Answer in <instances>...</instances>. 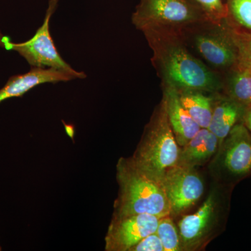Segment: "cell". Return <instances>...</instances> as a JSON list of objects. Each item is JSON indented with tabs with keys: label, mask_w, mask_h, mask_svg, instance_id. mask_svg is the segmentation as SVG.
<instances>
[{
	"label": "cell",
	"mask_w": 251,
	"mask_h": 251,
	"mask_svg": "<svg viewBox=\"0 0 251 251\" xmlns=\"http://www.w3.org/2000/svg\"><path fill=\"white\" fill-rule=\"evenodd\" d=\"M223 166L231 176L242 177L251 173V133L242 122L237 124L220 150Z\"/></svg>",
	"instance_id": "cell-10"
},
{
	"label": "cell",
	"mask_w": 251,
	"mask_h": 251,
	"mask_svg": "<svg viewBox=\"0 0 251 251\" xmlns=\"http://www.w3.org/2000/svg\"><path fill=\"white\" fill-rule=\"evenodd\" d=\"M156 232L161 239L164 251H178L182 249L179 233L169 216L160 219Z\"/></svg>",
	"instance_id": "cell-18"
},
{
	"label": "cell",
	"mask_w": 251,
	"mask_h": 251,
	"mask_svg": "<svg viewBox=\"0 0 251 251\" xmlns=\"http://www.w3.org/2000/svg\"><path fill=\"white\" fill-rule=\"evenodd\" d=\"M180 150L162 99L130 158L140 169L161 182L167 171L179 163Z\"/></svg>",
	"instance_id": "cell-3"
},
{
	"label": "cell",
	"mask_w": 251,
	"mask_h": 251,
	"mask_svg": "<svg viewBox=\"0 0 251 251\" xmlns=\"http://www.w3.org/2000/svg\"><path fill=\"white\" fill-rule=\"evenodd\" d=\"M171 214H179L194 205L204 193V183L193 167L177 164L162 178Z\"/></svg>",
	"instance_id": "cell-7"
},
{
	"label": "cell",
	"mask_w": 251,
	"mask_h": 251,
	"mask_svg": "<svg viewBox=\"0 0 251 251\" xmlns=\"http://www.w3.org/2000/svg\"><path fill=\"white\" fill-rule=\"evenodd\" d=\"M245 107L227 95L214 94L213 112L208 129L217 137L220 148L232 128L242 122Z\"/></svg>",
	"instance_id": "cell-13"
},
{
	"label": "cell",
	"mask_w": 251,
	"mask_h": 251,
	"mask_svg": "<svg viewBox=\"0 0 251 251\" xmlns=\"http://www.w3.org/2000/svg\"><path fill=\"white\" fill-rule=\"evenodd\" d=\"M141 31L152 50L151 62L162 84L176 90L213 94L222 91V75L190 51L181 29L153 26Z\"/></svg>",
	"instance_id": "cell-1"
},
{
	"label": "cell",
	"mask_w": 251,
	"mask_h": 251,
	"mask_svg": "<svg viewBox=\"0 0 251 251\" xmlns=\"http://www.w3.org/2000/svg\"><path fill=\"white\" fill-rule=\"evenodd\" d=\"M130 251H164L163 244L156 232L144 238Z\"/></svg>",
	"instance_id": "cell-21"
},
{
	"label": "cell",
	"mask_w": 251,
	"mask_h": 251,
	"mask_svg": "<svg viewBox=\"0 0 251 251\" xmlns=\"http://www.w3.org/2000/svg\"><path fill=\"white\" fill-rule=\"evenodd\" d=\"M188 48L202 57V62L223 75L239 62V52L232 30L226 24L209 21L189 25L181 29Z\"/></svg>",
	"instance_id": "cell-4"
},
{
	"label": "cell",
	"mask_w": 251,
	"mask_h": 251,
	"mask_svg": "<svg viewBox=\"0 0 251 251\" xmlns=\"http://www.w3.org/2000/svg\"><path fill=\"white\" fill-rule=\"evenodd\" d=\"M1 247H0V251H1Z\"/></svg>",
	"instance_id": "cell-23"
},
{
	"label": "cell",
	"mask_w": 251,
	"mask_h": 251,
	"mask_svg": "<svg viewBox=\"0 0 251 251\" xmlns=\"http://www.w3.org/2000/svg\"><path fill=\"white\" fill-rule=\"evenodd\" d=\"M131 20L140 31L153 26L182 29L195 23L209 21L191 0H140Z\"/></svg>",
	"instance_id": "cell-5"
},
{
	"label": "cell",
	"mask_w": 251,
	"mask_h": 251,
	"mask_svg": "<svg viewBox=\"0 0 251 251\" xmlns=\"http://www.w3.org/2000/svg\"><path fill=\"white\" fill-rule=\"evenodd\" d=\"M220 150L219 140L208 128H201L180 150L179 163L195 168L204 164Z\"/></svg>",
	"instance_id": "cell-14"
},
{
	"label": "cell",
	"mask_w": 251,
	"mask_h": 251,
	"mask_svg": "<svg viewBox=\"0 0 251 251\" xmlns=\"http://www.w3.org/2000/svg\"><path fill=\"white\" fill-rule=\"evenodd\" d=\"M84 72L72 69H56L51 68L31 67L26 74L10 77L6 85L0 89V103L7 99L21 97L44 83H57L75 79H85Z\"/></svg>",
	"instance_id": "cell-9"
},
{
	"label": "cell",
	"mask_w": 251,
	"mask_h": 251,
	"mask_svg": "<svg viewBox=\"0 0 251 251\" xmlns=\"http://www.w3.org/2000/svg\"><path fill=\"white\" fill-rule=\"evenodd\" d=\"M222 77L226 95L244 107L251 105V69L237 65Z\"/></svg>",
	"instance_id": "cell-15"
},
{
	"label": "cell",
	"mask_w": 251,
	"mask_h": 251,
	"mask_svg": "<svg viewBox=\"0 0 251 251\" xmlns=\"http://www.w3.org/2000/svg\"><path fill=\"white\" fill-rule=\"evenodd\" d=\"M227 5L226 24L233 30L251 32V0H227Z\"/></svg>",
	"instance_id": "cell-17"
},
{
	"label": "cell",
	"mask_w": 251,
	"mask_h": 251,
	"mask_svg": "<svg viewBox=\"0 0 251 251\" xmlns=\"http://www.w3.org/2000/svg\"><path fill=\"white\" fill-rule=\"evenodd\" d=\"M120 186L113 218L135 214H151L162 218L171 214L163 185L140 169L131 158H121L117 164Z\"/></svg>",
	"instance_id": "cell-2"
},
{
	"label": "cell",
	"mask_w": 251,
	"mask_h": 251,
	"mask_svg": "<svg viewBox=\"0 0 251 251\" xmlns=\"http://www.w3.org/2000/svg\"><path fill=\"white\" fill-rule=\"evenodd\" d=\"M180 101L201 128H208L213 112L214 99L196 90H177Z\"/></svg>",
	"instance_id": "cell-16"
},
{
	"label": "cell",
	"mask_w": 251,
	"mask_h": 251,
	"mask_svg": "<svg viewBox=\"0 0 251 251\" xmlns=\"http://www.w3.org/2000/svg\"><path fill=\"white\" fill-rule=\"evenodd\" d=\"M216 197L211 193L196 213L185 216L179 224L182 249L195 247L209 232L216 214Z\"/></svg>",
	"instance_id": "cell-11"
},
{
	"label": "cell",
	"mask_w": 251,
	"mask_h": 251,
	"mask_svg": "<svg viewBox=\"0 0 251 251\" xmlns=\"http://www.w3.org/2000/svg\"><path fill=\"white\" fill-rule=\"evenodd\" d=\"M59 0H50L45 19L31 39L25 42L14 43L0 33V47L18 52L31 67L72 69L59 53L50 31L51 17L55 12Z\"/></svg>",
	"instance_id": "cell-6"
},
{
	"label": "cell",
	"mask_w": 251,
	"mask_h": 251,
	"mask_svg": "<svg viewBox=\"0 0 251 251\" xmlns=\"http://www.w3.org/2000/svg\"><path fill=\"white\" fill-rule=\"evenodd\" d=\"M231 30L239 52L237 65L251 69V32Z\"/></svg>",
	"instance_id": "cell-20"
},
{
	"label": "cell",
	"mask_w": 251,
	"mask_h": 251,
	"mask_svg": "<svg viewBox=\"0 0 251 251\" xmlns=\"http://www.w3.org/2000/svg\"><path fill=\"white\" fill-rule=\"evenodd\" d=\"M168 120L176 142L182 148L201 129L183 106L177 90L173 86L162 84Z\"/></svg>",
	"instance_id": "cell-12"
},
{
	"label": "cell",
	"mask_w": 251,
	"mask_h": 251,
	"mask_svg": "<svg viewBox=\"0 0 251 251\" xmlns=\"http://www.w3.org/2000/svg\"><path fill=\"white\" fill-rule=\"evenodd\" d=\"M242 122L251 133V105L245 107Z\"/></svg>",
	"instance_id": "cell-22"
},
{
	"label": "cell",
	"mask_w": 251,
	"mask_h": 251,
	"mask_svg": "<svg viewBox=\"0 0 251 251\" xmlns=\"http://www.w3.org/2000/svg\"><path fill=\"white\" fill-rule=\"evenodd\" d=\"M201 8L211 22H224L227 15V0H191Z\"/></svg>",
	"instance_id": "cell-19"
},
{
	"label": "cell",
	"mask_w": 251,
	"mask_h": 251,
	"mask_svg": "<svg viewBox=\"0 0 251 251\" xmlns=\"http://www.w3.org/2000/svg\"><path fill=\"white\" fill-rule=\"evenodd\" d=\"M160 219L147 214L112 218L105 238V250L130 251L144 238L156 232Z\"/></svg>",
	"instance_id": "cell-8"
}]
</instances>
